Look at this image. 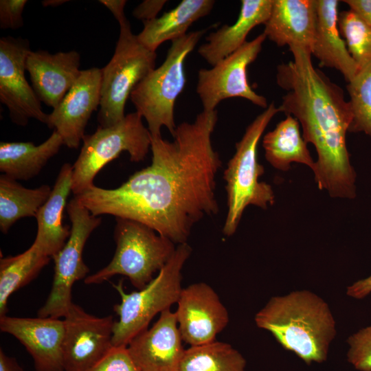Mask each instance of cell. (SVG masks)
I'll return each mask as SVG.
<instances>
[{"instance_id":"cell-1","label":"cell","mask_w":371,"mask_h":371,"mask_svg":"<svg viewBox=\"0 0 371 371\" xmlns=\"http://www.w3.org/2000/svg\"><path fill=\"white\" fill-rule=\"evenodd\" d=\"M218 112L204 111L177 126L168 141L152 136L151 164L114 189L93 185L74 196L91 214L140 222L175 244L187 243L193 226L218 213L216 175L221 166L212 135Z\"/></svg>"},{"instance_id":"cell-2","label":"cell","mask_w":371,"mask_h":371,"mask_svg":"<svg viewBox=\"0 0 371 371\" xmlns=\"http://www.w3.org/2000/svg\"><path fill=\"white\" fill-rule=\"evenodd\" d=\"M289 50L293 60L277 67V84L286 91L280 111L299 122L304 140L315 146L312 171L317 188L333 198L354 199L357 174L346 144L352 120L350 102L343 89L313 66L310 49Z\"/></svg>"},{"instance_id":"cell-3","label":"cell","mask_w":371,"mask_h":371,"mask_svg":"<svg viewBox=\"0 0 371 371\" xmlns=\"http://www.w3.org/2000/svg\"><path fill=\"white\" fill-rule=\"evenodd\" d=\"M254 321L283 348L295 353L307 365L327 359L337 333L328 304L308 290L271 297L256 313Z\"/></svg>"},{"instance_id":"cell-4","label":"cell","mask_w":371,"mask_h":371,"mask_svg":"<svg viewBox=\"0 0 371 371\" xmlns=\"http://www.w3.org/2000/svg\"><path fill=\"white\" fill-rule=\"evenodd\" d=\"M281 113L272 102L247 127L236 144V152L224 171L227 212L223 227L226 236L235 234L245 210L254 205L266 210L275 203L273 190L269 183L260 181L265 168L258 159L260 139L273 117Z\"/></svg>"},{"instance_id":"cell-5","label":"cell","mask_w":371,"mask_h":371,"mask_svg":"<svg viewBox=\"0 0 371 371\" xmlns=\"http://www.w3.org/2000/svg\"><path fill=\"white\" fill-rule=\"evenodd\" d=\"M207 30L192 31L172 40L162 64L132 91L130 99L136 111L146 120L152 136H160L163 126L174 134L175 102L186 83L185 61Z\"/></svg>"},{"instance_id":"cell-6","label":"cell","mask_w":371,"mask_h":371,"mask_svg":"<svg viewBox=\"0 0 371 371\" xmlns=\"http://www.w3.org/2000/svg\"><path fill=\"white\" fill-rule=\"evenodd\" d=\"M192 252L187 243L178 245L166 265L143 289L124 291L122 281L113 287L121 301L113 307L118 316L114 323L113 346H128L139 333L147 329L154 317L177 304L182 286L181 271Z\"/></svg>"},{"instance_id":"cell-7","label":"cell","mask_w":371,"mask_h":371,"mask_svg":"<svg viewBox=\"0 0 371 371\" xmlns=\"http://www.w3.org/2000/svg\"><path fill=\"white\" fill-rule=\"evenodd\" d=\"M114 238L116 249L112 260L89 275L84 280L85 284H98L122 275L142 289L166 265L177 248L172 241L150 227L127 218H116Z\"/></svg>"},{"instance_id":"cell-8","label":"cell","mask_w":371,"mask_h":371,"mask_svg":"<svg viewBox=\"0 0 371 371\" xmlns=\"http://www.w3.org/2000/svg\"><path fill=\"white\" fill-rule=\"evenodd\" d=\"M137 111L128 113L109 127L99 126L91 135H85L80 153L72 165L71 192L80 194L93 186L98 172L122 152L133 162L143 161L150 149L151 134Z\"/></svg>"},{"instance_id":"cell-9","label":"cell","mask_w":371,"mask_h":371,"mask_svg":"<svg viewBox=\"0 0 371 371\" xmlns=\"http://www.w3.org/2000/svg\"><path fill=\"white\" fill-rule=\"evenodd\" d=\"M114 54L101 69V100L98 120L109 127L124 117L126 101L136 85L155 69L157 54L142 44L132 33L128 21L120 25Z\"/></svg>"},{"instance_id":"cell-10","label":"cell","mask_w":371,"mask_h":371,"mask_svg":"<svg viewBox=\"0 0 371 371\" xmlns=\"http://www.w3.org/2000/svg\"><path fill=\"white\" fill-rule=\"evenodd\" d=\"M67 211L71 222V234L63 247L52 258L54 262L52 289L38 311V317H64L72 304L73 285L89 276L82 252L88 238L102 219L91 214L75 197L69 202Z\"/></svg>"},{"instance_id":"cell-11","label":"cell","mask_w":371,"mask_h":371,"mask_svg":"<svg viewBox=\"0 0 371 371\" xmlns=\"http://www.w3.org/2000/svg\"><path fill=\"white\" fill-rule=\"evenodd\" d=\"M266 38L262 32L211 68L199 70L196 92L203 110H216L222 100L231 98H242L264 109L268 106L267 99L253 90L247 78V67L257 58Z\"/></svg>"},{"instance_id":"cell-12","label":"cell","mask_w":371,"mask_h":371,"mask_svg":"<svg viewBox=\"0 0 371 371\" xmlns=\"http://www.w3.org/2000/svg\"><path fill=\"white\" fill-rule=\"evenodd\" d=\"M31 51L27 39L10 36L0 39V101L8 108L12 122L23 126L30 119L48 123V114L25 76Z\"/></svg>"},{"instance_id":"cell-13","label":"cell","mask_w":371,"mask_h":371,"mask_svg":"<svg viewBox=\"0 0 371 371\" xmlns=\"http://www.w3.org/2000/svg\"><path fill=\"white\" fill-rule=\"evenodd\" d=\"M63 321L64 371H89L113 346V317L94 316L72 302Z\"/></svg>"},{"instance_id":"cell-14","label":"cell","mask_w":371,"mask_h":371,"mask_svg":"<svg viewBox=\"0 0 371 371\" xmlns=\"http://www.w3.org/2000/svg\"><path fill=\"white\" fill-rule=\"evenodd\" d=\"M175 311L182 340L190 346L216 341L227 326L229 313L214 289L205 282L183 288Z\"/></svg>"},{"instance_id":"cell-15","label":"cell","mask_w":371,"mask_h":371,"mask_svg":"<svg viewBox=\"0 0 371 371\" xmlns=\"http://www.w3.org/2000/svg\"><path fill=\"white\" fill-rule=\"evenodd\" d=\"M101 79L100 68L81 70L63 100L48 114L47 126L54 128L68 148H78L89 120L100 104Z\"/></svg>"},{"instance_id":"cell-16","label":"cell","mask_w":371,"mask_h":371,"mask_svg":"<svg viewBox=\"0 0 371 371\" xmlns=\"http://www.w3.org/2000/svg\"><path fill=\"white\" fill-rule=\"evenodd\" d=\"M0 330L14 337L31 355L35 371H64L63 319L0 317Z\"/></svg>"},{"instance_id":"cell-17","label":"cell","mask_w":371,"mask_h":371,"mask_svg":"<svg viewBox=\"0 0 371 371\" xmlns=\"http://www.w3.org/2000/svg\"><path fill=\"white\" fill-rule=\"evenodd\" d=\"M177 315L170 308L160 313L150 328L128 344V352L140 371H179L185 351Z\"/></svg>"},{"instance_id":"cell-18","label":"cell","mask_w":371,"mask_h":371,"mask_svg":"<svg viewBox=\"0 0 371 371\" xmlns=\"http://www.w3.org/2000/svg\"><path fill=\"white\" fill-rule=\"evenodd\" d=\"M80 55L75 51L50 54L31 51L26 59V71L41 102L55 109L80 75Z\"/></svg>"},{"instance_id":"cell-19","label":"cell","mask_w":371,"mask_h":371,"mask_svg":"<svg viewBox=\"0 0 371 371\" xmlns=\"http://www.w3.org/2000/svg\"><path fill=\"white\" fill-rule=\"evenodd\" d=\"M317 21V0H273L263 33L282 47L300 46L311 51Z\"/></svg>"},{"instance_id":"cell-20","label":"cell","mask_w":371,"mask_h":371,"mask_svg":"<svg viewBox=\"0 0 371 371\" xmlns=\"http://www.w3.org/2000/svg\"><path fill=\"white\" fill-rule=\"evenodd\" d=\"M338 0H317V21L311 54L321 67L336 69L347 82L360 69L351 56L338 27Z\"/></svg>"},{"instance_id":"cell-21","label":"cell","mask_w":371,"mask_h":371,"mask_svg":"<svg viewBox=\"0 0 371 371\" xmlns=\"http://www.w3.org/2000/svg\"><path fill=\"white\" fill-rule=\"evenodd\" d=\"M240 3L236 21L211 32L206 36V43L198 49L199 54L212 66L239 49L255 27L266 23L273 0H242Z\"/></svg>"},{"instance_id":"cell-22","label":"cell","mask_w":371,"mask_h":371,"mask_svg":"<svg viewBox=\"0 0 371 371\" xmlns=\"http://www.w3.org/2000/svg\"><path fill=\"white\" fill-rule=\"evenodd\" d=\"M72 173L71 164L62 166L49 198L35 216L38 227L34 243L51 258L63 247L71 234V229L63 224V218L71 192Z\"/></svg>"},{"instance_id":"cell-23","label":"cell","mask_w":371,"mask_h":371,"mask_svg":"<svg viewBox=\"0 0 371 371\" xmlns=\"http://www.w3.org/2000/svg\"><path fill=\"white\" fill-rule=\"evenodd\" d=\"M214 3L213 0H183L160 17L144 22L137 38L145 47L156 52L163 43L186 34L194 22L210 14Z\"/></svg>"},{"instance_id":"cell-24","label":"cell","mask_w":371,"mask_h":371,"mask_svg":"<svg viewBox=\"0 0 371 371\" xmlns=\"http://www.w3.org/2000/svg\"><path fill=\"white\" fill-rule=\"evenodd\" d=\"M63 144L55 130L39 145L31 142H1L0 171L16 181L29 180L41 171Z\"/></svg>"},{"instance_id":"cell-25","label":"cell","mask_w":371,"mask_h":371,"mask_svg":"<svg viewBox=\"0 0 371 371\" xmlns=\"http://www.w3.org/2000/svg\"><path fill=\"white\" fill-rule=\"evenodd\" d=\"M286 116L263 137L265 159L274 168L281 171L290 170L293 163L305 165L313 170L315 161L301 135L300 124L294 117Z\"/></svg>"},{"instance_id":"cell-26","label":"cell","mask_w":371,"mask_h":371,"mask_svg":"<svg viewBox=\"0 0 371 371\" xmlns=\"http://www.w3.org/2000/svg\"><path fill=\"white\" fill-rule=\"evenodd\" d=\"M52 192L48 185L27 188L5 175L0 176V229L6 234L19 219L36 216Z\"/></svg>"},{"instance_id":"cell-27","label":"cell","mask_w":371,"mask_h":371,"mask_svg":"<svg viewBox=\"0 0 371 371\" xmlns=\"http://www.w3.org/2000/svg\"><path fill=\"white\" fill-rule=\"evenodd\" d=\"M52 258L35 243L24 252L0 260V317L6 315L10 295L30 283Z\"/></svg>"},{"instance_id":"cell-28","label":"cell","mask_w":371,"mask_h":371,"mask_svg":"<svg viewBox=\"0 0 371 371\" xmlns=\"http://www.w3.org/2000/svg\"><path fill=\"white\" fill-rule=\"evenodd\" d=\"M246 365L238 350L216 340L185 349L179 371H245Z\"/></svg>"},{"instance_id":"cell-29","label":"cell","mask_w":371,"mask_h":371,"mask_svg":"<svg viewBox=\"0 0 371 371\" xmlns=\"http://www.w3.org/2000/svg\"><path fill=\"white\" fill-rule=\"evenodd\" d=\"M338 27L360 70L371 65V28L350 9L339 13Z\"/></svg>"},{"instance_id":"cell-30","label":"cell","mask_w":371,"mask_h":371,"mask_svg":"<svg viewBox=\"0 0 371 371\" xmlns=\"http://www.w3.org/2000/svg\"><path fill=\"white\" fill-rule=\"evenodd\" d=\"M346 89L352 113L348 132H363L371 137V65L361 69Z\"/></svg>"},{"instance_id":"cell-31","label":"cell","mask_w":371,"mask_h":371,"mask_svg":"<svg viewBox=\"0 0 371 371\" xmlns=\"http://www.w3.org/2000/svg\"><path fill=\"white\" fill-rule=\"evenodd\" d=\"M347 343L348 361L359 371H371V326L350 335Z\"/></svg>"},{"instance_id":"cell-32","label":"cell","mask_w":371,"mask_h":371,"mask_svg":"<svg viewBox=\"0 0 371 371\" xmlns=\"http://www.w3.org/2000/svg\"><path fill=\"white\" fill-rule=\"evenodd\" d=\"M89 371H140L126 346H113Z\"/></svg>"},{"instance_id":"cell-33","label":"cell","mask_w":371,"mask_h":371,"mask_svg":"<svg viewBox=\"0 0 371 371\" xmlns=\"http://www.w3.org/2000/svg\"><path fill=\"white\" fill-rule=\"evenodd\" d=\"M27 2L26 0H1L0 27L16 30L22 27V13Z\"/></svg>"},{"instance_id":"cell-34","label":"cell","mask_w":371,"mask_h":371,"mask_svg":"<svg viewBox=\"0 0 371 371\" xmlns=\"http://www.w3.org/2000/svg\"><path fill=\"white\" fill-rule=\"evenodd\" d=\"M166 2V0H145L134 8L133 16L144 23L155 19Z\"/></svg>"},{"instance_id":"cell-35","label":"cell","mask_w":371,"mask_h":371,"mask_svg":"<svg viewBox=\"0 0 371 371\" xmlns=\"http://www.w3.org/2000/svg\"><path fill=\"white\" fill-rule=\"evenodd\" d=\"M342 2L371 28V0H344Z\"/></svg>"},{"instance_id":"cell-36","label":"cell","mask_w":371,"mask_h":371,"mask_svg":"<svg viewBox=\"0 0 371 371\" xmlns=\"http://www.w3.org/2000/svg\"><path fill=\"white\" fill-rule=\"evenodd\" d=\"M371 293V275L356 281L346 289V294L355 299H362Z\"/></svg>"},{"instance_id":"cell-37","label":"cell","mask_w":371,"mask_h":371,"mask_svg":"<svg viewBox=\"0 0 371 371\" xmlns=\"http://www.w3.org/2000/svg\"><path fill=\"white\" fill-rule=\"evenodd\" d=\"M99 2L110 10L120 25L128 21L124 14V8L126 4V1L100 0Z\"/></svg>"},{"instance_id":"cell-38","label":"cell","mask_w":371,"mask_h":371,"mask_svg":"<svg viewBox=\"0 0 371 371\" xmlns=\"http://www.w3.org/2000/svg\"><path fill=\"white\" fill-rule=\"evenodd\" d=\"M0 371H23V369L14 357L7 355L1 348Z\"/></svg>"},{"instance_id":"cell-39","label":"cell","mask_w":371,"mask_h":371,"mask_svg":"<svg viewBox=\"0 0 371 371\" xmlns=\"http://www.w3.org/2000/svg\"><path fill=\"white\" fill-rule=\"evenodd\" d=\"M66 2H68L67 0H45L43 1L42 5L44 7H57Z\"/></svg>"}]
</instances>
